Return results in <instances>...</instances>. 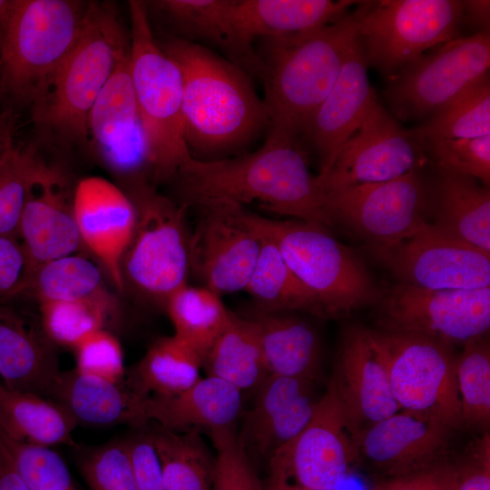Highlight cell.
<instances>
[{
    "label": "cell",
    "instance_id": "cell-33",
    "mask_svg": "<svg viewBox=\"0 0 490 490\" xmlns=\"http://www.w3.org/2000/svg\"><path fill=\"white\" fill-rule=\"evenodd\" d=\"M201 357L176 337L156 339L128 375L126 383L139 397L173 396L193 386L201 377Z\"/></svg>",
    "mask_w": 490,
    "mask_h": 490
},
{
    "label": "cell",
    "instance_id": "cell-44",
    "mask_svg": "<svg viewBox=\"0 0 490 490\" xmlns=\"http://www.w3.org/2000/svg\"><path fill=\"white\" fill-rule=\"evenodd\" d=\"M40 158L17 146L0 160V235L18 238L31 174Z\"/></svg>",
    "mask_w": 490,
    "mask_h": 490
},
{
    "label": "cell",
    "instance_id": "cell-51",
    "mask_svg": "<svg viewBox=\"0 0 490 490\" xmlns=\"http://www.w3.org/2000/svg\"><path fill=\"white\" fill-rule=\"evenodd\" d=\"M455 464L447 459L426 470L384 480L376 490H454Z\"/></svg>",
    "mask_w": 490,
    "mask_h": 490
},
{
    "label": "cell",
    "instance_id": "cell-57",
    "mask_svg": "<svg viewBox=\"0 0 490 490\" xmlns=\"http://www.w3.org/2000/svg\"><path fill=\"white\" fill-rule=\"evenodd\" d=\"M68 490H77L75 485H74L73 486H71Z\"/></svg>",
    "mask_w": 490,
    "mask_h": 490
},
{
    "label": "cell",
    "instance_id": "cell-14",
    "mask_svg": "<svg viewBox=\"0 0 490 490\" xmlns=\"http://www.w3.org/2000/svg\"><path fill=\"white\" fill-rule=\"evenodd\" d=\"M378 330L464 344L490 328V287L429 289L398 283L379 299Z\"/></svg>",
    "mask_w": 490,
    "mask_h": 490
},
{
    "label": "cell",
    "instance_id": "cell-47",
    "mask_svg": "<svg viewBox=\"0 0 490 490\" xmlns=\"http://www.w3.org/2000/svg\"><path fill=\"white\" fill-rule=\"evenodd\" d=\"M75 369L113 382L124 377L123 353L118 338L105 328L91 332L73 348Z\"/></svg>",
    "mask_w": 490,
    "mask_h": 490
},
{
    "label": "cell",
    "instance_id": "cell-46",
    "mask_svg": "<svg viewBox=\"0 0 490 490\" xmlns=\"http://www.w3.org/2000/svg\"><path fill=\"white\" fill-rule=\"evenodd\" d=\"M216 449L211 490H264L234 426L210 432Z\"/></svg>",
    "mask_w": 490,
    "mask_h": 490
},
{
    "label": "cell",
    "instance_id": "cell-8",
    "mask_svg": "<svg viewBox=\"0 0 490 490\" xmlns=\"http://www.w3.org/2000/svg\"><path fill=\"white\" fill-rule=\"evenodd\" d=\"M128 189L136 222L121 263L123 289L163 309L168 298L188 283L187 207L160 194L148 181Z\"/></svg>",
    "mask_w": 490,
    "mask_h": 490
},
{
    "label": "cell",
    "instance_id": "cell-6",
    "mask_svg": "<svg viewBox=\"0 0 490 490\" xmlns=\"http://www.w3.org/2000/svg\"><path fill=\"white\" fill-rule=\"evenodd\" d=\"M90 3L15 0L0 60V97L30 105L41 95L74 46Z\"/></svg>",
    "mask_w": 490,
    "mask_h": 490
},
{
    "label": "cell",
    "instance_id": "cell-16",
    "mask_svg": "<svg viewBox=\"0 0 490 490\" xmlns=\"http://www.w3.org/2000/svg\"><path fill=\"white\" fill-rule=\"evenodd\" d=\"M374 259L399 283L429 289L490 287V254L426 223L388 245H369Z\"/></svg>",
    "mask_w": 490,
    "mask_h": 490
},
{
    "label": "cell",
    "instance_id": "cell-55",
    "mask_svg": "<svg viewBox=\"0 0 490 490\" xmlns=\"http://www.w3.org/2000/svg\"><path fill=\"white\" fill-rule=\"evenodd\" d=\"M15 0H0V60L12 18Z\"/></svg>",
    "mask_w": 490,
    "mask_h": 490
},
{
    "label": "cell",
    "instance_id": "cell-25",
    "mask_svg": "<svg viewBox=\"0 0 490 490\" xmlns=\"http://www.w3.org/2000/svg\"><path fill=\"white\" fill-rule=\"evenodd\" d=\"M54 344L43 328L0 305V377L10 390L54 400L62 374Z\"/></svg>",
    "mask_w": 490,
    "mask_h": 490
},
{
    "label": "cell",
    "instance_id": "cell-26",
    "mask_svg": "<svg viewBox=\"0 0 490 490\" xmlns=\"http://www.w3.org/2000/svg\"><path fill=\"white\" fill-rule=\"evenodd\" d=\"M241 393L225 380L207 376L179 394L147 397L141 403L140 419L142 426L153 420L176 432L233 427L241 412Z\"/></svg>",
    "mask_w": 490,
    "mask_h": 490
},
{
    "label": "cell",
    "instance_id": "cell-15",
    "mask_svg": "<svg viewBox=\"0 0 490 490\" xmlns=\"http://www.w3.org/2000/svg\"><path fill=\"white\" fill-rule=\"evenodd\" d=\"M195 208L199 216L188 241L190 274L220 296L244 290L261 247L248 211L228 201Z\"/></svg>",
    "mask_w": 490,
    "mask_h": 490
},
{
    "label": "cell",
    "instance_id": "cell-9",
    "mask_svg": "<svg viewBox=\"0 0 490 490\" xmlns=\"http://www.w3.org/2000/svg\"><path fill=\"white\" fill-rule=\"evenodd\" d=\"M458 0L364 1L358 40L366 64L393 80L404 68L459 36Z\"/></svg>",
    "mask_w": 490,
    "mask_h": 490
},
{
    "label": "cell",
    "instance_id": "cell-17",
    "mask_svg": "<svg viewBox=\"0 0 490 490\" xmlns=\"http://www.w3.org/2000/svg\"><path fill=\"white\" fill-rule=\"evenodd\" d=\"M424 158L420 143L377 101L316 181L322 194L386 181L420 169Z\"/></svg>",
    "mask_w": 490,
    "mask_h": 490
},
{
    "label": "cell",
    "instance_id": "cell-39",
    "mask_svg": "<svg viewBox=\"0 0 490 490\" xmlns=\"http://www.w3.org/2000/svg\"><path fill=\"white\" fill-rule=\"evenodd\" d=\"M102 279L101 268L86 256L75 252L39 266L27 289L34 292L40 302L79 300L101 294Z\"/></svg>",
    "mask_w": 490,
    "mask_h": 490
},
{
    "label": "cell",
    "instance_id": "cell-13",
    "mask_svg": "<svg viewBox=\"0 0 490 490\" xmlns=\"http://www.w3.org/2000/svg\"><path fill=\"white\" fill-rule=\"evenodd\" d=\"M489 31L458 37L432 49L404 68L386 89L394 114L404 121L427 119L487 74Z\"/></svg>",
    "mask_w": 490,
    "mask_h": 490
},
{
    "label": "cell",
    "instance_id": "cell-52",
    "mask_svg": "<svg viewBox=\"0 0 490 490\" xmlns=\"http://www.w3.org/2000/svg\"><path fill=\"white\" fill-rule=\"evenodd\" d=\"M0 490H30L0 440Z\"/></svg>",
    "mask_w": 490,
    "mask_h": 490
},
{
    "label": "cell",
    "instance_id": "cell-24",
    "mask_svg": "<svg viewBox=\"0 0 490 490\" xmlns=\"http://www.w3.org/2000/svg\"><path fill=\"white\" fill-rule=\"evenodd\" d=\"M357 38L331 91L315 113L306 132L318 154L319 173L326 172L340 149L377 102Z\"/></svg>",
    "mask_w": 490,
    "mask_h": 490
},
{
    "label": "cell",
    "instance_id": "cell-56",
    "mask_svg": "<svg viewBox=\"0 0 490 490\" xmlns=\"http://www.w3.org/2000/svg\"><path fill=\"white\" fill-rule=\"evenodd\" d=\"M264 490H305V489L291 487L282 483L268 479V483L264 486Z\"/></svg>",
    "mask_w": 490,
    "mask_h": 490
},
{
    "label": "cell",
    "instance_id": "cell-53",
    "mask_svg": "<svg viewBox=\"0 0 490 490\" xmlns=\"http://www.w3.org/2000/svg\"><path fill=\"white\" fill-rule=\"evenodd\" d=\"M463 20L466 18L482 31H489L490 2L488 0L462 1Z\"/></svg>",
    "mask_w": 490,
    "mask_h": 490
},
{
    "label": "cell",
    "instance_id": "cell-28",
    "mask_svg": "<svg viewBox=\"0 0 490 490\" xmlns=\"http://www.w3.org/2000/svg\"><path fill=\"white\" fill-rule=\"evenodd\" d=\"M246 318L256 330L269 375L315 383L320 372L321 346L308 321L294 312L268 311L255 306Z\"/></svg>",
    "mask_w": 490,
    "mask_h": 490
},
{
    "label": "cell",
    "instance_id": "cell-38",
    "mask_svg": "<svg viewBox=\"0 0 490 490\" xmlns=\"http://www.w3.org/2000/svg\"><path fill=\"white\" fill-rule=\"evenodd\" d=\"M416 140L475 138L490 134L488 74L435 111L416 128Z\"/></svg>",
    "mask_w": 490,
    "mask_h": 490
},
{
    "label": "cell",
    "instance_id": "cell-3",
    "mask_svg": "<svg viewBox=\"0 0 490 490\" xmlns=\"http://www.w3.org/2000/svg\"><path fill=\"white\" fill-rule=\"evenodd\" d=\"M363 2L342 18L288 37L265 38L261 79L269 134L298 140L334 86L358 38Z\"/></svg>",
    "mask_w": 490,
    "mask_h": 490
},
{
    "label": "cell",
    "instance_id": "cell-20",
    "mask_svg": "<svg viewBox=\"0 0 490 490\" xmlns=\"http://www.w3.org/2000/svg\"><path fill=\"white\" fill-rule=\"evenodd\" d=\"M74 191L60 169L38 160L29 180L17 235L32 275L42 264L75 253L83 245L74 219Z\"/></svg>",
    "mask_w": 490,
    "mask_h": 490
},
{
    "label": "cell",
    "instance_id": "cell-50",
    "mask_svg": "<svg viewBox=\"0 0 490 490\" xmlns=\"http://www.w3.org/2000/svg\"><path fill=\"white\" fill-rule=\"evenodd\" d=\"M454 490H490V436L484 433L455 464Z\"/></svg>",
    "mask_w": 490,
    "mask_h": 490
},
{
    "label": "cell",
    "instance_id": "cell-42",
    "mask_svg": "<svg viewBox=\"0 0 490 490\" xmlns=\"http://www.w3.org/2000/svg\"><path fill=\"white\" fill-rule=\"evenodd\" d=\"M0 440L30 490H68L74 485L65 461L52 447L13 438L1 430Z\"/></svg>",
    "mask_w": 490,
    "mask_h": 490
},
{
    "label": "cell",
    "instance_id": "cell-1",
    "mask_svg": "<svg viewBox=\"0 0 490 490\" xmlns=\"http://www.w3.org/2000/svg\"><path fill=\"white\" fill-rule=\"evenodd\" d=\"M173 181L180 203L187 208L212 201L258 203L272 213L331 226L298 140L268 133L252 152L214 161L191 158Z\"/></svg>",
    "mask_w": 490,
    "mask_h": 490
},
{
    "label": "cell",
    "instance_id": "cell-27",
    "mask_svg": "<svg viewBox=\"0 0 490 490\" xmlns=\"http://www.w3.org/2000/svg\"><path fill=\"white\" fill-rule=\"evenodd\" d=\"M149 4L186 37L218 45L233 64L261 77L260 59L241 31L235 0H158Z\"/></svg>",
    "mask_w": 490,
    "mask_h": 490
},
{
    "label": "cell",
    "instance_id": "cell-31",
    "mask_svg": "<svg viewBox=\"0 0 490 490\" xmlns=\"http://www.w3.org/2000/svg\"><path fill=\"white\" fill-rule=\"evenodd\" d=\"M352 0H235L245 38H279L301 34L337 22L358 5Z\"/></svg>",
    "mask_w": 490,
    "mask_h": 490
},
{
    "label": "cell",
    "instance_id": "cell-18",
    "mask_svg": "<svg viewBox=\"0 0 490 490\" xmlns=\"http://www.w3.org/2000/svg\"><path fill=\"white\" fill-rule=\"evenodd\" d=\"M100 161L128 187L151 181L130 68V52L97 96L87 119V139Z\"/></svg>",
    "mask_w": 490,
    "mask_h": 490
},
{
    "label": "cell",
    "instance_id": "cell-21",
    "mask_svg": "<svg viewBox=\"0 0 490 490\" xmlns=\"http://www.w3.org/2000/svg\"><path fill=\"white\" fill-rule=\"evenodd\" d=\"M344 411L354 441L358 435L400 409L386 365L368 328H348L328 382Z\"/></svg>",
    "mask_w": 490,
    "mask_h": 490
},
{
    "label": "cell",
    "instance_id": "cell-36",
    "mask_svg": "<svg viewBox=\"0 0 490 490\" xmlns=\"http://www.w3.org/2000/svg\"><path fill=\"white\" fill-rule=\"evenodd\" d=\"M165 490H211L215 457L201 430L176 432L157 425L150 430Z\"/></svg>",
    "mask_w": 490,
    "mask_h": 490
},
{
    "label": "cell",
    "instance_id": "cell-37",
    "mask_svg": "<svg viewBox=\"0 0 490 490\" xmlns=\"http://www.w3.org/2000/svg\"><path fill=\"white\" fill-rule=\"evenodd\" d=\"M163 309L174 328V335L190 345L202 360L228 325L232 312L214 291L188 283L168 298Z\"/></svg>",
    "mask_w": 490,
    "mask_h": 490
},
{
    "label": "cell",
    "instance_id": "cell-49",
    "mask_svg": "<svg viewBox=\"0 0 490 490\" xmlns=\"http://www.w3.org/2000/svg\"><path fill=\"white\" fill-rule=\"evenodd\" d=\"M124 441L137 490H165L150 430L138 432Z\"/></svg>",
    "mask_w": 490,
    "mask_h": 490
},
{
    "label": "cell",
    "instance_id": "cell-45",
    "mask_svg": "<svg viewBox=\"0 0 490 490\" xmlns=\"http://www.w3.org/2000/svg\"><path fill=\"white\" fill-rule=\"evenodd\" d=\"M77 463L90 490H137L124 439L81 450Z\"/></svg>",
    "mask_w": 490,
    "mask_h": 490
},
{
    "label": "cell",
    "instance_id": "cell-40",
    "mask_svg": "<svg viewBox=\"0 0 490 490\" xmlns=\"http://www.w3.org/2000/svg\"><path fill=\"white\" fill-rule=\"evenodd\" d=\"M463 346L456 370L463 426L486 433L490 424L489 340L484 335Z\"/></svg>",
    "mask_w": 490,
    "mask_h": 490
},
{
    "label": "cell",
    "instance_id": "cell-23",
    "mask_svg": "<svg viewBox=\"0 0 490 490\" xmlns=\"http://www.w3.org/2000/svg\"><path fill=\"white\" fill-rule=\"evenodd\" d=\"M313 385L302 378L269 375L244 416L239 438L246 450L269 460L294 438L309 422L319 400Z\"/></svg>",
    "mask_w": 490,
    "mask_h": 490
},
{
    "label": "cell",
    "instance_id": "cell-2",
    "mask_svg": "<svg viewBox=\"0 0 490 490\" xmlns=\"http://www.w3.org/2000/svg\"><path fill=\"white\" fill-rule=\"evenodd\" d=\"M162 48L181 74L183 133L193 159H224L269 127L265 103L238 65L182 38Z\"/></svg>",
    "mask_w": 490,
    "mask_h": 490
},
{
    "label": "cell",
    "instance_id": "cell-32",
    "mask_svg": "<svg viewBox=\"0 0 490 490\" xmlns=\"http://www.w3.org/2000/svg\"><path fill=\"white\" fill-rule=\"evenodd\" d=\"M77 423L58 402L0 385V430L24 442L45 446H75Z\"/></svg>",
    "mask_w": 490,
    "mask_h": 490
},
{
    "label": "cell",
    "instance_id": "cell-41",
    "mask_svg": "<svg viewBox=\"0 0 490 490\" xmlns=\"http://www.w3.org/2000/svg\"><path fill=\"white\" fill-rule=\"evenodd\" d=\"M110 309L103 293L79 300L40 302L42 328L54 344L73 349L91 332L104 328Z\"/></svg>",
    "mask_w": 490,
    "mask_h": 490
},
{
    "label": "cell",
    "instance_id": "cell-5",
    "mask_svg": "<svg viewBox=\"0 0 490 490\" xmlns=\"http://www.w3.org/2000/svg\"><path fill=\"white\" fill-rule=\"evenodd\" d=\"M130 68L152 184L173 181L192 156L182 122V79L152 31L144 2H129Z\"/></svg>",
    "mask_w": 490,
    "mask_h": 490
},
{
    "label": "cell",
    "instance_id": "cell-22",
    "mask_svg": "<svg viewBox=\"0 0 490 490\" xmlns=\"http://www.w3.org/2000/svg\"><path fill=\"white\" fill-rule=\"evenodd\" d=\"M74 213L82 243L123 291L121 263L136 222L132 199L110 181L90 176L74 186Z\"/></svg>",
    "mask_w": 490,
    "mask_h": 490
},
{
    "label": "cell",
    "instance_id": "cell-4",
    "mask_svg": "<svg viewBox=\"0 0 490 490\" xmlns=\"http://www.w3.org/2000/svg\"><path fill=\"white\" fill-rule=\"evenodd\" d=\"M129 52L130 34L114 5L91 2L74 46L31 106L38 132L59 147L86 143L89 113Z\"/></svg>",
    "mask_w": 490,
    "mask_h": 490
},
{
    "label": "cell",
    "instance_id": "cell-43",
    "mask_svg": "<svg viewBox=\"0 0 490 490\" xmlns=\"http://www.w3.org/2000/svg\"><path fill=\"white\" fill-rule=\"evenodd\" d=\"M437 169L490 183V134L475 138L416 140Z\"/></svg>",
    "mask_w": 490,
    "mask_h": 490
},
{
    "label": "cell",
    "instance_id": "cell-35",
    "mask_svg": "<svg viewBox=\"0 0 490 490\" xmlns=\"http://www.w3.org/2000/svg\"><path fill=\"white\" fill-rule=\"evenodd\" d=\"M257 230L261 247L244 289L252 298L254 306L268 311H306L324 317L316 298L290 270L274 241Z\"/></svg>",
    "mask_w": 490,
    "mask_h": 490
},
{
    "label": "cell",
    "instance_id": "cell-30",
    "mask_svg": "<svg viewBox=\"0 0 490 490\" xmlns=\"http://www.w3.org/2000/svg\"><path fill=\"white\" fill-rule=\"evenodd\" d=\"M146 398V397H145ZM144 398L125 382H113L78 372H62L54 400L72 415L77 425L142 426L140 407Z\"/></svg>",
    "mask_w": 490,
    "mask_h": 490
},
{
    "label": "cell",
    "instance_id": "cell-54",
    "mask_svg": "<svg viewBox=\"0 0 490 490\" xmlns=\"http://www.w3.org/2000/svg\"><path fill=\"white\" fill-rule=\"evenodd\" d=\"M15 113L14 110L5 109L0 113V160L15 148Z\"/></svg>",
    "mask_w": 490,
    "mask_h": 490
},
{
    "label": "cell",
    "instance_id": "cell-10",
    "mask_svg": "<svg viewBox=\"0 0 490 490\" xmlns=\"http://www.w3.org/2000/svg\"><path fill=\"white\" fill-rule=\"evenodd\" d=\"M368 331L400 409L431 416L453 430L463 426L452 345L417 335Z\"/></svg>",
    "mask_w": 490,
    "mask_h": 490
},
{
    "label": "cell",
    "instance_id": "cell-48",
    "mask_svg": "<svg viewBox=\"0 0 490 490\" xmlns=\"http://www.w3.org/2000/svg\"><path fill=\"white\" fill-rule=\"evenodd\" d=\"M32 270L18 238L0 235V305L27 289Z\"/></svg>",
    "mask_w": 490,
    "mask_h": 490
},
{
    "label": "cell",
    "instance_id": "cell-11",
    "mask_svg": "<svg viewBox=\"0 0 490 490\" xmlns=\"http://www.w3.org/2000/svg\"><path fill=\"white\" fill-rule=\"evenodd\" d=\"M431 184L420 169L398 178L323 194L325 212L368 240L388 245L411 236L428 222Z\"/></svg>",
    "mask_w": 490,
    "mask_h": 490
},
{
    "label": "cell",
    "instance_id": "cell-34",
    "mask_svg": "<svg viewBox=\"0 0 490 490\" xmlns=\"http://www.w3.org/2000/svg\"><path fill=\"white\" fill-rule=\"evenodd\" d=\"M207 376L219 377L241 392L258 389L269 376L252 323L231 312L230 321L202 360Z\"/></svg>",
    "mask_w": 490,
    "mask_h": 490
},
{
    "label": "cell",
    "instance_id": "cell-19",
    "mask_svg": "<svg viewBox=\"0 0 490 490\" xmlns=\"http://www.w3.org/2000/svg\"><path fill=\"white\" fill-rule=\"evenodd\" d=\"M452 431L431 416L401 409L357 436L358 462L385 480L412 475L447 459Z\"/></svg>",
    "mask_w": 490,
    "mask_h": 490
},
{
    "label": "cell",
    "instance_id": "cell-7",
    "mask_svg": "<svg viewBox=\"0 0 490 490\" xmlns=\"http://www.w3.org/2000/svg\"><path fill=\"white\" fill-rule=\"evenodd\" d=\"M248 215L274 241L290 270L316 298L324 317L348 314L379 301L382 292L364 263L327 227L249 211Z\"/></svg>",
    "mask_w": 490,
    "mask_h": 490
},
{
    "label": "cell",
    "instance_id": "cell-29",
    "mask_svg": "<svg viewBox=\"0 0 490 490\" xmlns=\"http://www.w3.org/2000/svg\"><path fill=\"white\" fill-rule=\"evenodd\" d=\"M431 184L432 223L444 233L490 254V191L478 181L437 169Z\"/></svg>",
    "mask_w": 490,
    "mask_h": 490
},
{
    "label": "cell",
    "instance_id": "cell-12",
    "mask_svg": "<svg viewBox=\"0 0 490 490\" xmlns=\"http://www.w3.org/2000/svg\"><path fill=\"white\" fill-rule=\"evenodd\" d=\"M268 461L269 479L305 490H337L349 476L355 441L329 383L307 426Z\"/></svg>",
    "mask_w": 490,
    "mask_h": 490
}]
</instances>
